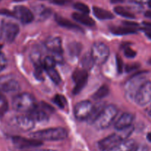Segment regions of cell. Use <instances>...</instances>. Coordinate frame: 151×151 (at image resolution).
<instances>
[{
  "mask_svg": "<svg viewBox=\"0 0 151 151\" xmlns=\"http://www.w3.org/2000/svg\"><path fill=\"white\" fill-rule=\"evenodd\" d=\"M134 131V126H131L125 129L116 131V133L108 136L98 142V147L102 151L110 150L116 145L119 144L125 140L128 139L131 134Z\"/></svg>",
  "mask_w": 151,
  "mask_h": 151,
  "instance_id": "cell-1",
  "label": "cell"
},
{
  "mask_svg": "<svg viewBox=\"0 0 151 151\" xmlns=\"http://www.w3.org/2000/svg\"><path fill=\"white\" fill-rule=\"evenodd\" d=\"M68 137V131L63 128H51L30 134V137L39 141H60Z\"/></svg>",
  "mask_w": 151,
  "mask_h": 151,
  "instance_id": "cell-2",
  "label": "cell"
},
{
  "mask_svg": "<svg viewBox=\"0 0 151 151\" xmlns=\"http://www.w3.org/2000/svg\"><path fill=\"white\" fill-rule=\"evenodd\" d=\"M118 114V109L114 105L106 106L95 120L92 122V125L97 129H106L109 128L114 122Z\"/></svg>",
  "mask_w": 151,
  "mask_h": 151,
  "instance_id": "cell-3",
  "label": "cell"
},
{
  "mask_svg": "<svg viewBox=\"0 0 151 151\" xmlns=\"http://www.w3.org/2000/svg\"><path fill=\"white\" fill-rule=\"evenodd\" d=\"M37 106L35 97L29 93L18 94L12 100V107L18 112L29 113Z\"/></svg>",
  "mask_w": 151,
  "mask_h": 151,
  "instance_id": "cell-4",
  "label": "cell"
},
{
  "mask_svg": "<svg viewBox=\"0 0 151 151\" xmlns=\"http://www.w3.org/2000/svg\"><path fill=\"white\" fill-rule=\"evenodd\" d=\"M91 55L94 63L101 66L107 61L110 55V50L104 43L96 42L91 47Z\"/></svg>",
  "mask_w": 151,
  "mask_h": 151,
  "instance_id": "cell-5",
  "label": "cell"
},
{
  "mask_svg": "<svg viewBox=\"0 0 151 151\" xmlns=\"http://www.w3.org/2000/svg\"><path fill=\"white\" fill-rule=\"evenodd\" d=\"M1 38L7 43H12L19 32V27L16 23L10 21H2L1 24Z\"/></svg>",
  "mask_w": 151,
  "mask_h": 151,
  "instance_id": "cell-6",
  "label": "cell"
},
{
  "mask_svg": "<svg viewBox=\"0 0 151 151\" xmlns=\"http://www.w3.org/2000/svg\"><path fill=\"white\" fill-rule=\"evenodd\" d=\"M94 105L89 100L79 102L74 108V114L75 118L79 121L88 120L92 111Z\"/></svg>",
  "mask_w": 151,
  "mask_h": 151,
  "instance_id": "cell-7",
  "label": "cell"
},
{
  "mask_svg": "<svg viewBox=\"0 0 151 151\" xmlns=\"http://www.w3.org/2000/svg\"><path fill=\"white\" fill-rule=\"evenodd\" d=\"M134 101L140 106H145L151 102V81H145L134 97Z\"/></svg>",
  "mask_w": 151,
  "mask_h": 151,
  "instance_id": "cell-8",
  "label": "cell"
},
{
  "mask_svg": "<svg viewBox=\"0 0 151 151\" xmlns=\"http://www.w3.org/2000/svg\"><path fill=\"white\" fill-rule=\"evenodd\" d=\"M145 78L142 76V72L137 74L136 76L131 78L125 86V90L126 94L130 99H134L136 94L139 89L141 86L144 83L145 81Z\"/></svg>",
  "mask_w": 151,
  "mask_h": 151,
  "instance_id": "cell-9",
  "label": "cell"
},
{
  "mask_svg": "<svg viewBox=\"0 0 151 151\" xmlns=\"http://www.w3.org/2000/svg\"><path fill=\"white\" fill-rule=\"evenodd\" d=\"M13 125L19 131L22 132H27L35 127V122L29 114L20 115L13 119Z\"/></svg>",
  "mask_w": 151,
  "mask_h": 151,
  "instance_id": "cell-10",
  "label": "cell"
},
{
  "mask_svg": "<svg viewBox=\"0 0 151 151\" xmlns=\"http://www.w3.org/2000/svg\"><path fill=\"white\" fill-rule=\"evenodd\" d=\"M72 79L75 83L73 94L76 95L79 94L86 85L88 81V72L84 69H77L72 74Z\"/></svg>",
  "mask_w": 151,
  "mask_h": 151,
  "instance_id": "cell-11",
  "label": "cell"
},
{
  "mask_svg": "<svg viewBox=\"0 0 151 151\" xmlns=\"http://www.w3.org/2000/svg\"><path fill=\"white\" fill-rule=\"evenodd\" d=\"M14 18L20 21L22 24H29L33 21L34 15L29 9L23 5L16 6L13 9Z\"/></svg>",
  "mask_w": 151,
  "mask_h": 151,
  "instance_id": "cell-12",
  "label": "cell"
},
{
  "mask_svg": "<svg viewBox=\"0 0 151 151\" xmlns=\"http://www.w3.org/2000/svg\"><path fill=\"white\" fill-rule=\"evenodd\" d=\"M20 89V85L15 78L11 76L0 78V91L5 93L16 92Z\"/></svg>",
  "mask_w": 151,
  "mask_h": 151,
  "instance_id": "cell-13",
  "label": "cell"
},
{
  "mask_svg": "<svg viewBox=\"0 0 151 151\" xmlns=\"http://www.w3.org/2000/svg\"><path fill=\"white\" fill-rule=\"evenodd\" d=\"M12 141L16 147L20 149L36 147L42 145V142L39 140L34 139H27L24 137H18V136L12 137Z\"/></svg>",
  "mask_w": 151,
  "mask_h": 151,
  "instance_id": "cell-14",
  "label": "cell"
},
{
  "mask_svg": "<svg viewBox=\"0 0 151 151\" xmlns=\"http://www.w3.org/2000/svg\"><path fill=\"white\" fill-rule=\"evenodd\" d=\"M134 119V115L133 114L128 113V112L122 114L115 123V129H116V131H120L132 126Z\"/></svg>",
  "mask_w": 151,
  "mask_h": 151,
  "instance_id": "cell-15",
  "label": "cell"
},
{
  "mask_svg": "<svg viewBox=\"0 0 151 151\" xmlns=\"http://www.w3.org/2000/svg\"><path fill=\"white\" fill-rule=\"evenodd\" d=\"M45 47L49 51L55 53H63L61 38L59 37H51L45 42Z\"/></svg>",
  "mask_w": 151,
  "mask_h": 151,
  "instance_id": "cell-16",
  "label": "cell"
},
{
  "mask_svg": "<svg viewBox=\"0 0 151 151\" xmlns=\"http://www.w3.org/2000/svg\"><path fill=\"white\" fill-rule=\"evenodd\" d=\"M28 114L35 120V122H47L49 120V115L47 112L37 106L34 110L29 112Z\"/></svg>",
  "mask_w": 151,
  "mask_h": 151,
  "instance_id": "cell-17",
  "label": "cell"
},
{
  "mask_svg": "<svg viewBox=\"0 0 151 151\" xmlns=\"http://www.w3.org/2000/svg\"><path fill=\"white\" fill-rule=\"evenodd\" d=\"M55 19L58 24L60 25L62 27L67 28V29H75V30L82 31V29H81V27L78 26L76 24L72 22L71 21L68 20V19H65V18H63L62 16H58V15H55Z\"/></svg>",
  "mask_w": 151,
  "mask_h": 151,
  "instance_id": "cell-18",
  "label": "cell"
},
{
  "mask_svg": "<svg viewBox=\"0 0 151 151\" xmlns=\"http://www.w3.org/2000/svg\"><path fill=\"white\" fill-rule=\"evenodd\" d=\"M135 146H137V144L134 139H126L108 151H131Z\"/></svg>",
  "mask_w": 151,
  "mask_h": 151,
  "instance_id": "cell-19",
  "label": "cell"
},
{
  "mask_svg": "<svg viewBox=\"0 0 151 151\" xmlns=\"http://www.w3.org/2000/svg\"><path fill=\"white\" fill-rule=\"evenodd\" d=\"M72 18H73L74 20L76 21L77 22H78V23L80 24H82L83 25H86V26L93 27L95 24L94 21L87 14L74 13L73 14H72Z\"/></svg>",
  "mask_w": 151,
  "mask_h": 151,
  "instance_id": "cell-20",
  "label": "cell"
},
{
  "mask_svg": "<svg viewBox=\"0 0 151 151\" xmlns=\"http://www.w3.org/2000/svg\"><path fill=\"white\" fill-rule=\"evenodd\" d=\"M93 13L95 17L100 20H109L114 18L113 13L109 12V10H106L101 7H96V6L93 7Z\"/></svg>",
  "mask_w": 151,
  "mask_h": 151,
  "instance_id": "cell-21",
  "label": "cell"
},
{
  "mask_svg": "<svg viewBox=\"0 0 151 151\" xmlns=\"http://www.w3.org/2000/svg\"><path fill=\"white\" fill-rule=\"evenodd\" d=\"M110 30L113 34L118 35H128V34H134L137 32L135 29L128 27H112L110 28Z\"/></svg>",
  "mask_w": 151,
  "mask_h": 151,
  "instance_id": "cell-22",
  "label": "cell"
},
{
  "mask_svg": "<svg viewBox=\"0 0 151 151\" xmlns=\"http://www.w3.org/2000/svg\"><path fill=\"white\" fill-rule=\"evenodd\" d=\"M29 58H30L31 61L33 63L34 66H39L42 64V60H41V52L40 49L37 46L33 47L29 53Z\"/></svg>",
  "mask_w": 151,
  "mask_h": 151,
  "instance_id": "cell-23",
  "label": "cell"
},
{
  "mask_svg": "<svg viewBox=\"0 0 151 151\" xmlns=\"http://www.w3.org/2000/svg\"><path fill=\"white\" fill-rule=\"evenodd\" d=\"M81 63L83 69H84V70L87 71L91 69V68L93 67L94 64H95V63H94V60H93L91 52H87L83 55L82 59L81 60Z\"/></svg>",
  "mask_w": 151,
  "mask_h": 151,
  "instance_id": "cell-24",
  "label": "cell"
},
{
  "mask_svg": "<svg viewBox=\"0 0 151 151\" xmlns=\"http://www.w3.org/2000/svg\"><path fill=\"white\" fill-rule=\"evenodd\" d=\"M67 50L69 54L72 57H77L79 55L82 50V45L79 42L72 41L67 46Z\"/></svg>",
  "mask_w": 151,
  "mask_h": 151,
  "instance_id": "cell-25",
  "label": "cell"
},
{
  "mask_svg": "<svg viewBox=\"0 0 151 151\" xmlns=\"http://www.w3.org/2000/svg\"><path fill=\"white\" fill-rule=\"evenodd\" d=\"M109 91H110L109 87L107 85L102 86L94 93V94L92 95V98L95 100H102L106 96L109 95Z\"/></svg>",
  "mask_w": 151,
  "mask_h": 151,
  "instance_id": "cell-26",
  "label": "cell"
},
{
  "mask_svg": "<svg viewBox=\"0 0 151 151\" xmlns=\"http://www.w3.org/2000/svg\"><path fill=\"white\" fill-rule=\"evenodd\" d=\"M105 107H106V106H104V103H100L96 105H94L92 111H91L89 118L88 119V122L92 124V122L95 120L96 118L99 116V114L101 113V111L104 109Z\"/></svg>",
  "mask_w": 151,
  "mask_h": 151,
  "instance_id": "cell-27",
  "label": "cell"
},
{
  "mask_svg": "<svg viewBox=\"0 0 151 151\" xmlns=\"http://www.w3.org/2000/svg\"><path fill=\"white\" fill-rule=\"evenodd\" d=\"M45 71L47 72V74L48 75L49 78H50V80H51L55 84L58 85V84L60 83V82H61V78H60L59 73L55 70V68L47 69V70Z\"/></svg>",
  "mask_w": 151,
  "mask_h": 151,
  "instance_id": "cell-28",
  "label": "cell"
},
{
  "mask_svg": "<svg viewBox=\"0 0 151 151\" xmlns=\"http://www.w3.org/2000/svg\"><path fill=\"white\" fill-rule=\"evenodd\" d=\"M114 11L115 13H116V14L119 15V16L127 18V19H134V18H135V16H134L132 13H131V12L128 11V10H126L125 7H120V6L115 7Z\"/></svg>",
  "mask_w": 151,
  "mask_h": 151,
  "instance_id": "cell-29",
  "label": "cell"
},
{
  "mask_svg": "<svg viewBox=\"0 0 151 151\" xmlns=\"http://www.w3.org/2000/svg\"><path fill=\"white\" fill-rule=\"evenodd\" d=\"M42 64L44 70H47V69L55 68L56 64V61L52 56H47V57L43 60Z\"/></svg>",
  "mask_w": 151,
  "mask_h": 151,
  "instance_id": "cell-30",
  "label": "cell"
},
{
  "mask_svg": "<svg viewBox=\"0 0 151 151\" xmlns=\"http://www.w3.org/2000/svg\"><path fill=\"white\" fill-rule=\"evenodd\" d=\"M52 101L60 109H64L66 105V100L64 96L61 94H56L52 99Z\"/></svg>",
  "mask_w": 151,
  "mask_h": 151,
  "instance_id": "cell-31",
  "label": "cell"
},
{
  "mask_svg": "<svg viewBox=\"0 0 151 151\" xmlns=\"http://www.w3.org/2000/svg\"><path fill=\"white\" fill-rule=\"evenodd\" d=\"M74 7H75V9L78 10V11L81 12V13L88 14L89 13V8H88V6L82 2H76L74 4Z\"/></svg>",
  "mask_w": 151,
  "mask_h": 151,
  "instance_id": "cell-32",
  "label": "cell"
},
{
  "mask_svg": "<svg viewBox=\"0 0 151 151\" xmlns=\"http://www.w3.org/2000/svg\"><path fill=\"white\" fill-rule=\"evenodd\" d=\"M35 71H34V76L36 78L38 81H43L44 80V76H43V70H44V67H43V64L39 65V66H35Z\"/></svg>",
  "mask_w": 151,
  "mask_h": 151,
  "instance_id": "cell-33",
  "label": "cell"
},
{
  "mask_svg": "<svg viewBox=\"0 0 151 151\" xmlns=\"http://www.w3.org/2000/svg\"><path fill=\"white\" fill-rule=\"evenodd\" d=\"M38 16L41 19H46L47 18L50 17L52 14V10L49 8H46V7H42L40 9L39 12H38Z\"/></svg>",
  "mask_w": 151,
  "mask_h": 151,
  "instance_id": "cell-34",
  "label": "cell"
},
{
  "mask_svg": "<svg viewBox=\"0 0 151 151\" xmlns=\"http://www.w3.org/2000/svg\"><path fill=\"white\" fill-rule=\"evenodd\" d=\"M116 66L118 73L121 74L123 71V61L119 55H116Z\"/></svg>",
  "mask_w": 151,
  "mask_h": 151,
  "instance_id": "cell-35",
  "label": "cell"
},
{
  "mask_svg": "<svg viewBox=\"0 0 151 151\" xmlns=\"http://www.w3.org/2000/svg\"><path fill=\"white\" fill-rule=\"evenodd\" d=\"M124 54L128 58H134L137 55V52L134 51V50L131 48L129 47H125V50H124Z\"/></svg>",
  "mask_w": 151,
  "mask_h": 151,
  "instance_id": "cell-36",
  "label": "cell"
},
{
  "mask_svg": "<svg viewBox=\"0 0 151 151\" xmlns=\"http://www.w3.org/2000/svg\"><path fill=\"white\" fill-rule=\"evenodd\" d=\"M7 60L5 55L0 52V72L3 70L7 66Z\"/></svg>",
  "mask_w": 151,
  "mask_h": 151,
  "instance_id": "cell-37",
  "label": "cell"
},
{
  "mask_svg": "<svg viewBox=\"0 0 151 151\" xmlns=\"http://www.w3.org/2000/svg\"><path fill=\"white\" fill-rule=\"evenodd\" d=\"M41 109L47 112V113H52V112L55 111V109L52 106L49 105L48 103H44V102H41Z\"/></svg>",
  "mask_w": 151,
  "mask_h": 151,
  "instance_id": "cell-38",
  "label": "cell"
},
{
  "mask_svg": "<svg viewBox=\"0 0 151 151\" xmlns=\"http://www.w3.org/2000/svg\"><path fill=\"white\" fill-rule=\"evenodd\" d=\"M7 109H8V105H7V103L6 102V100H4V99H3L1 106H0V117L2 116L3 115L7 112Z\"/></svg>",
  "mask_w": 151,
  "mask_h": 151,
  "instance_id": "cell-39",
  "label": "cell"
},
{
  "mask_svg": "<svg viewBox=\"0 0 151 151\" xmlns=\"http://www.w3.org/2000/svg\"><path fill=\"white\" fill-rule=\"evenodd\" d=\"M139 63H130L125 66V70L127 72H131V71L136 70V69L139 68Z\"/></svg>",
  "mask_w": 151,
  "mask_h": 151,
  "instance_id": "cell-40",
  "label": "cell"
},
{
  "mask_svg": "<svg viewBox=\"0 0 151 151\" xmlns=\"http://www.w3.org/2000/svg\"><path fill=\"white\" fill-rule=\"evenodd\" d=\"M71 0H53L52 3L53 4H58V5H65L69 3Z\"/></svg>",
  "mask_w": 151,
  "mask_h": 151,
  "instance_id": "cell-41",
  "label": "cell"
},
{
  "mask_svg": "<svg viewBox=\"0 0 151 151\" xmlns=\"http://www.w3.org/2000/svg\"><path fill=\"white\" fill-rule=\"evenodd\" d=\"M0 15H4V16H10V17H14L13 12L10 11L8 10H5V9H3V10H0Z\"/></svg>",
  "mask_w": 151,
  "mask_h": 151,
  "instance_id": "cell-42",
  "label": "cell"
},
{
  "mask_svg": "<svg viewBox=\"0 0 151 151\" xmlns=\"http://www.w3.org/2000/svg\"><path fill=\"white\" fill-rule=\"evenodd\" d=\"M131 151H147V147L145 145H137Z\"/></svg>",
  "mask_w": 151,
  "mask_h": 151,
  "instance_id": "cell-43",
  "label": "cell"
},
{
  "mask_svg": "<svg viewBox=\"0 0 151 151\" xmlns=\"http://www.w3.org/2000/svg\"><path fill=\"white\" fill-rule=\"evenodd\" d=\"M124 24L128 26V27H134V26H138V24L136 23V22H123ZM133 28V27H132Z\"/></svg>",
  "mask_w": 151,
  "mask_h": 151,
  "instance_id": "cell-44",
  "label": "cell"
},
{
  "mask_svg": "<svg viewBox=\"0 0 151 151\" xmlns=\"http://www.w3.org/2000/svg\"><path fill=\"white\" fill-rule=\"evenodd\" d=\"M135 2L139 3V4H144V3L148 2L149 0H134Z\"/></svg>",
  "mask_w": 151,
  "mask_h": 151,
  "instance_id": "cell-45",
  "label": "cell"
},
{
  "mask_svg": "<svg viewBox=\"0 0 151 151\" xmlns=\"http://www.w3.org/2000/svg\"><path fill=\"white\" fill-rule=\"evenodd\" d=\"M124 0H111V2L114 3V4H116V3H120L122 2Z\"/></svg>",
  "mask_w": 151,
  "mask_h": 151,
  "instance_id": "cell-46",
  "label": "cell"
},
{
  "mask_svg": "<svg viewBox=\"0 0 151 151\" xmlns=\"http://www.w3.org/2000/svg\"><path fill=\"white\" fill-rule=\"evenodd\" d=\"M145 15L146 17L149 18V19H151V11H147Z\"/></svg>",
  "mask_w": 151,
  "mask_h": 151,
  "instance_id": "cell-47",
  "label": "cell"
},
{
  "mask_svg": "<svg viewBox=\"0 0 151 151\" xmlns=\"http://www.w3.org/2000/svg\"><path fill=\"white\" fill-rule=\"evenodd\" d=\"M29 151H57V150H50V149H42V150H29Z\"/></svg>",
  "mask_w": 151,
  "mask_h": 151,
  "instance_id": "cell-48",
  "label": "cell"
},
{
  "mask_svg": "<svg viewBox=\"0 0 151 151\" xmlns=\"http://www.w3.org/2000/svg\"><path fill=\"white\" fill-rule=\"evenodd\" d=\"M147 139L150 142H151V132L148 133V134H147Z\"/></svg>",
  "mask_w": 151,
  "mask_h": 151,
  "instance_id": "cell-49",
  "label": "cell"
},
{
  "mask_svg": "<svg viewBox=\"0 0 151 151\" xmlns=\"http://www.w3.org/2000/svg\"><path fill=\"white\" fill-rule=\"evenodd\" d=\"M2 100H3V97L1 96V94H0V103H1V102H2Z\"/></svg>",
  "mask_w": 151,
  "mask_h": 151,
  "instance_id": "cell-50",
  "label": "cell"
},
{
  "mask_svg": "<svg viewBox=\"0 0 151 151\" xmlns=\"http://www.w3.org/2000/svg\"><path fill=\"white\" fill-rule=\"evenodd\" d=\"M148 5H149V7H151V0H149L148 1Z\"/></svg>",
  "mask_w": 151,
  "mask_h": 151,
  "instance_id": "cell-51",
  "label": "cell"
},
{
  "mask_svg": "<svg viewBox=\"0 0 151 151\" xmlns=\"http://www.w3.org/2000/svg\"><path fill=\"white\" fill-rule=\"evenodd\" d=\"M147 63H148L150 65H151V58H149V60H148V61H147Z\"/></svg>",
  "mask_w": 151,
  "mask_h": 151,
  "instance_id": "cell-52",
  "label": "cell"
},
{
  "mask_svg": "<svg viewBox=\"0 0 151 151\" xmlns=\"http://www.w3.org/2000/svg\"><path fill=\"white\" fill-rule=\"evenodd\" d=\"M15 1H24V0H14Z\"/></svg>",
  "mask_w": 151,
  "mask_h": 151,
  "instance_id": "cell-53",
  "label": "cell"
},
{
  "mask_svg": "<svg viewBox=\"0 0 151 151\" xmlns=\"http://www.w3.org/2000/svg\"><path fill=\"white\" fill-rule=\"evenodd\" d=\"M1 38V30H0V39Z\"/></svg>",
  "mask_w": 151,
  "mask_h": 151,
  "instance_id": "cell-54",
  "label": "cell"
},
{
  "mask_svg": "<svg viewBox=\"0 0 151 151\" xmlns=\"http://www.w3.org/2000/svg\"><path fill=\"white\" fill-rule=\"evenodd\" d=\"M1 47H2V45H1V44H0V49H1Z\"/></svg>",
  "mask_w": 151,
  "mask_h": 151,
  "instance_id": "cell-55",
  "label": "cell"
},
{
  "mask_svg": "<svg viewBox=\"0 0 151 151\" xmlns=\"http://www.w3.org/2000/svg\"><path fill=\"white\" fill-rule=\"evenodd\" d=\"M150 116H151V110H150Z\"/></svg>",
  "mask_w": 151,
  "mask_h": 151,
  "instance_id": "cell-56",
  "label": "cell"
}]
</instances>
